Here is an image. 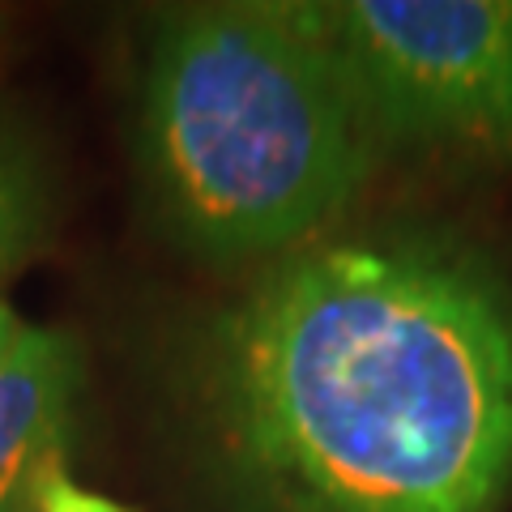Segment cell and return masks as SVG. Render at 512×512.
<instances>
[{
  "label": "cell",
  "mask_w": 512,
  "mask_h": 512,
  "mask_svg": "<svg viewBox=\"0 0 512 512\" xmlns=\"http://www.w3.org/2000/svg\"><path fill=\"white\" fill-rule=\"evenodd\" d=\"M188 406L227 512H500L512 291L448 239H316L205 325Z\"/></svg>",
  "instance_id": "6da1fadb"
},
{
  "label": "cell",
  "mask_w": 512,
  "mask_h": 512,
  "mask_svg": "<svg viewBox=\"0 0 512 512\" xmlns=\"http://www.w3.org/2000/svg\"><path fill=\"white\" fill-rule=\"evenodd\" d=\"M82 355L69 333L22 325L0 355V512H35L64 474Z\"/></svg>",
  "instance_id": "277c9868"
},
{
  "label": "cell",
  "mask_w": 512,
  "mask_h": 512,
  "mask_svg": "<svg viewBox=\"0 0 512 512\" xmlns=\"http://www.w3.org/2000/svg\"><path fill=\"white\" fill-rule=\"evenodd\" d=\"M329 18L380 146L512 163V0H346Z\"/></svg>",
  "instance_id": "3957f363"
},
{
  "label": "cell",
  "mask_w": 512,
  "mask_h": 512,
  "mask_svg": "<svg viewBox=\"0 0 512 512\" xmlns=\"http://www.w3.org/2000/svg\"><path fill=\"white\" fill-rule=\"evenodd\" d=\"M376 150L329 5L227 0L158 22L137 158L158 222L201 261H278L316 244Z\"/></svg>",
  "instance_id": "7a4b0ae2"
},
{
  "label": "cell",
  "mask_w": 512,
  "mask_h": 512,
  "mask_svg": "<svg viewBox=\"0 0 512 512\" xmlns=\"http://www.w3.org/2000/svg\"><path fill=\"white\" fill-rule=\"evenodd\" d=\"M35 512H137V508L111 500V495H103V491H90L82 483H73L69 474H56L52 483L43 487Z\"/></svg>",
  "instance_id": "8992f818"
},
{
  "label": "cell",
  "mask_w": 512,
  "mask_h": 512,
  "mask_svg": "<svg viewBox=\"0 0 512 512\" xmlns=\"http://www.w3.org/2000/svg\"><path fill=\"white\" fill-rule=\"evenodd\" d=\"M47 231V180L35 146L0 120V278H9Z\"/></svg>",
  "instance_id": "5b68a950"
},
{
  "label": "cell",
  "mask_w": 512,
  "mask_h": 512,
  "mask_svg": "<svg viewBox=\"0 0 512 512\" xmlns=\"http://www.w3.org/2000/svg\"><path fill=\"white\" fill-rule=\"evenodd\" d=\"M18 329H22V325H18V316H13V312H9V303L0 299V355L9 350V342H13V333H18Z\"/></svg>",
  "instance_id": "52a82bcc"
}]
</instances>
